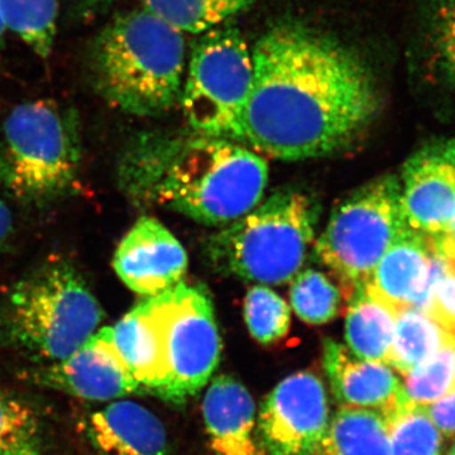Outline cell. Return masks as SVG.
Masks as SVG:
<instances>
[{"label": "cell", "instance_id": "cell-28", "mask_svg": "<svg viewBox=\"0 0 455 455\" xmlns=\"http://www.w3.org/2000/svg\"><path fill=\"white\" fill-rule=\"evenodd\" d=\"M244 319L254 339L269 344L287 334L291 314L276 292L266 286H254L245 296Z\"/></svg>", "mask_w": 455, "mask_h": 455}, {"label": "cell", "instance_id": "cell-11", "mask_svg": "<svg viewBox=\"0 0 455 455\" xmlns=\"http://www.w3.org/2000/svg\"><path fill=\"white\" fill-rule=\"evenodd\" d=\"M22 379L88 403H107L143 392L123 366L107 328L99 329L68 358L29 368Z\"/></svg>", "mask_w": 455, "mask_h": 455}, {"label": "cell", "instance_id": "cell-34", "mask_svg": "<svg viewBox=\"0 0 455 455\" xmlns=\"http://www.w3.org/2000/svg\"><path fill=\"white\" fill-rule=\"evenodd\" d=\"M3 455H47L41 451L40 445L32 444L26 445V447L18 448L16 451H9V453H5Z\"/></svg>", "mask_w": 455, "mask_h": 455}, {"label": "cell", "instance_id": "cell-9", "mask_svg": "<svg viewBox=\"0 0 455 455\" xmlns=\"http://www.w3.org/2000/svg\"><path fill=\"white\" fill-rule=\"evenodd\" d=\"M163 323L167 383L164 400L182 405L211 381L220 361L221 340L211 295L180 283L155 296Z\"/></svg>", "mask_w": 455, "mask_h": 455}, {"label": "cell", "instance_id": "cell-25", "mask_svg": "<svg viewBox=\"0 0 455 455\" xmlns=\"http://www.w3.org/2000/svg\"><path fill=\"white\" fill-rule=\"evenodd\" d=\"M421 49L427 62L455 84V0H427Z\"/></svg>", "mask_w": 455, "mask_h": 455}, {"label": "cell", "instance_id": "cell-17", "mask_svg": "<svg viewBox=\"0 0 455 455\" xmlns=\"http://www.w3.org/2000/svg\"><path fill=\"white\" fill-rule=\"evenodd\" d=\"M204 420L215 455H266L256 427V405L241 382L212 379L203 403Z\"/></svg>", "mask_w": 455, "mask_h": 455}, {"label": "cell", "instance_id": "cell-32", "mask_svg": "<svg viewBox=\"0 0 455 455\" xmlns=\"http://www.w3.org/2000/svg\"><path fill=\"white\" fill-rule=\"evenodd\" d=\"M13 235V217L7 205L0 200V254L4 252Z\"/></svg>", "mask_w": 455, "mask_h": 455}, {"label": "cell", "instance_id": "cell-36", "mask_svg": "<svg viewBox=\"0 0 455 455\" xmlns=\"http://www.w3.org/2000/svg\"><path fill=\"white\" fill-rule=\"evenodd\" d=\"M5 32H7V27H5L2 14H0V52H2L3 47H4Z\"/></svg>", "mask_w": 455, "mask_h": 455}, {"label": "cell", "instance_id": "cell-19", "mask_svg": "<svg viewBox=\"0 0 455 455\" xmlns=\"http://www.w3.org/2000/svg\"><path fill=\"white\" fill-rule=\"evenodd\" d=\"M397 310L368 283L359 284L349 296L347 311V348L363 361L386 363L390 352Z\"/></svg>", "mask_w": 455, "mask_h": 455}, {"label": "cell", "instance_id": "cell-30", "mask_svg": "<svg viewBox=\"0 0 455 455\" xmlns=\"http://www.w3.org/2000/svg\"><path fill=\"white\" fill-rule=\"evenodd\" d=\"M439 239V238H438ZM440 245L451 257V269L434 291L429 315L447 331H455V248L439 239Z\"/></svg>", "mask_w": 455, "mask_h": 455}, {"label": "cell", "instance_id": "cell-3", "mask_svg": "<svg viewBox=\"0 0 455 455\" xmlns=\"http://www.w3.org/2000/svg\"><path fill=\"white\" fill-rule=\"evenodd\" d=\"M185 62L184 33L146 8L116 17L92 47L99 94L110 106L140 116H160L175 106Z\"/></svg>", "mask_w": 455, "mask_h": 455}, {"label": "cell", "instance_id": "cell-12", "mask_svg": "<svg viewBox=\"0 0 455 455\" xmlns=\"http://www.w3.org/2000/svg\"><path fill=\"white\" fill-rule=\"evenodd\" d=\"M401 206L407 226L440 235L455 215V140H435L403 164Z\"/></svg>", "mask_w": 455, "mask_h": 455}, {"label": "cell", "instance_id": "cell-21", "mask_svg": "<svg viewBox=\"0 0 455 455\" xmlns=\"http://www.w3.org/2000/svg\"><path fill=\"white\" fill-rule=\"evenodd\" d=\"M449 335L429 314L411 307L398 310L386 364L405 376L433 357L444 346Z\"/></svg>", "mask_w": 455, "mask_h": 455}, {"label": "cell", "instance_id": "cell-13", "mask_svg": "<svg viewBox=\"0 0 455 455\" xmlns=\"http://www.w3.org/2000/svg\"><path fill=\"white\" fill-rule=\"evenodd\" d=\"M113 267L132 291L155 298L181 283L187 274L188 256L163 223L143 217L116 248Z\"/></svg>", "mask_w": 455, "mask_h": 455}, {"label": "cell", "instance_id": "cell-5", "mask_svg": "<svg viewBox=\"0 0 455 455\" xmlns=\"http://www.w3.org/2000/svg\"><path fill=\"white\" fill-rule=\"evenodd\" d=\"M82 167L79 118L52 100L12 110L0 132V188L27 204L55 202L74 193Z\"/></svg>", "mask_w": 455, "mask_h": 455}, {"label": "cell", "instance_id": "cell-27", "mask_svg": "<svg viewBox=\"0 0 455 455\" xmlns=\"http://www.w3.org/2000/svg\"><path fill=\"white\" fill-rule=\"evenodd\" d=\"M291 304L296 315L307 324H325L339 310V290L322 272L305 269L293 281Z\"/></svg>", "mask_w": 455, "mask_h": 455}, {"label": "cell", "instance_id": "cell-24", "mask_svg": "<svg viewBox=\"0 0 455 455\" xmlns=\"http://www.w3.org/2000/svg\"><path fill=\"white\" fill-rule=\"evenodd\" d=\"M391 455H442V434L425 406L403 401L383 415Z\"/></svg>", "mask_w": 455, "mask_h": 455}, {"label": "cell", "instance_id": "cell-26", "mask_svg": "<svg viewBox=\"0 0 455 455\" xmlns=\"http://www.w3.org/2000/svg\"><path fill=\"white\" fill-rule=\"evenodd\" d=\"M403 385L407 403L427 406L455 391V338L448 340L429 359L405 374Z\"/></svg>", "mask_w": 455, "mask_h": 455}, {"label": "cell", "instance_id": "cell-22", "mask_svg": "<svg viewBox=\"0 0 455 455\" xmlns=\"http://www.w3.org/2000/svg\"><path fill=\"white\" fill-rule=\"evenodd\" d=\"M59 0H0V14L7 31L20 38L41 59L52 52Z\"/></svg>", "mask_w": 455, "mask_h": 455}, {"label": "cell", "instance_id": "cell-4", "mask_svg": "<svg viewBox=\"0 0 455 455\" xmlns=\"http://www.w3.org/2000/svg\"><path fill=\"white\" fill-rule=\"evenodd\" d=\"M104 313L73 263L57 259L26 275L0 304V340L40 364L73 355Z\"/></svg>", "mask_w": 455, "mask_h": 455}, {"label": "cell", "instance_id": "cell-16", "mask_svg": "<svg viewBox=\"0 0 455 455\" xmlns=\"http://www.w3.org/2000/svg\"><path fill=\"white\" fill-rule=\"evenodd\" d=\"M108 337L123 366L143 392L163 397L167 383L163 323L155 298L140 302L116 323Z\"/></svg>", "mask_w": 455, "mask_h": 455}, {"label": "cell", "instance_id": "cell-15", "mask_svg": "<svg viewBox=\"0 0 455 455\" xmlns=\"http://www.w3.org/2000/svg\"><path fill=\"white\" fill-rule=\"evenodd\" d=\"M323 364L341 405L386 415L403 403V385L388 364L355 357L347 347L326 339Z\"/></svg>", "mask_w": 455, "mask_h": 455}, {"label": "cell", "instance_id": "cell-2", "mask_svg": "<svg viewBox=\"0 0 455 455\" xmlns=\"http://www.w3.org/2000/svg\"><path fill=\"white\" fill-rule=\"evenodd\" d=\"M123 190L212 227H227L256 208L268 182L265 158L235 140L199 134L137 140L119 166Z\"/></svg>", "mask_w": 455, "mask_h": 455}, {"label": "cell", "instance_id": "cell-37", "mask_svg": "<svg viewBox=\"0 0 455 455\" xmlns=\"http://www.w3.org/2000/svg\"><path fill=\"white\" fill-rule=\"evenodd\" d=\"M448 455H455V445L453 448H451V451H449V454Z\"/></svg>", "mask_w": 455, "mask_h": 455}, {"label": "cell", "instance_id": "cell-20", "mask_svg": "<svg viewBox=\"0 0 455 455\" xmlns=\"http://www.w3.org/2000/svg\"><path fill=\"white\" fill-rule=\"evenodd\" d=\"M313 455H391L385 419L373 410L340 407Z\"/></svg>", "mask_w": 455, "mask_h": 455}, {"label": "cell", "instance_id": "cell-29", "mask_svg": "<svg viewBox=\"0 0 455 455\" xmlns=\"http://www.w3.org/2000/svg\"><path fill=\"white\" fill-rule=\"evenodd\" d=\"M41 424L27 401L0 388V455L38 444Z\"/></svg>", "mask_w": 455, "mask_h": 455}, {"label": "cell", "instance_id": "cell-14", "mask_svg": "<svg viewBox=\"0 0 455 455\" xmlns=\"http://www.w3.org/2000/svg\"><path fill=\"white\" fill-rule=\"evenodd\" d=\"M80 430L95 455H170L160 419L134 401H110L83 412Z\"/></svg>", "mask_w": 455, "mask_h": 455}, {"label": "cell", "instance_id": "cell-8", "mask_svg": "<svg viewBox=\"0 0 455 455\" xmlns=\"http://www.w3.org/2000/svg\"><path fill=\"white\" fill-rule=\"evenodd\" d=\"M253 56L233 27L203 33L181 92L188 124L204 136L232 140L253 84Z\"/></svg>", "mask_w": 455, "mask_h": 455}, {"label": "cell", "instance_id": "cell-7", "mask_svg": "<svg viewBox=\"0 0 455 455\" xmlns=\"http://www.w3.org/2000/svg\"><path fill=\"white\" fill-rule=\"evenodd\" d=\"M406 227L400 181L396 176H382L335 206L315 252L349 299L355 287L370 281L377 263Z\"/></svg>", "mask_w": 455, "mask_h": 455}, {"label": "cell", "instance_id": "cell-1", "mask_svg": "<svg viewBox=\"0 0 455 455\" xmlns=\"http://www.w3.org/2000/svg\"><path fill=\"white\" fill-rule=\"evenodd\" d=\"M252 56V89L232 140L257 154L298 161L346 151L379 113L372 71L325 33L280 23Z\"/></svg>", "mask_w": 455, "mask_h": 455}, {"label": "cell", "instance_id": "cell-23", "mask_svg": "<svg viewBox=\"0 0 455 455\" xmlns=\"http://www.w3.org/2000/svg\"><path fill=\"white\" fill-rule=\"evenodd\" d=\"M251 0H145L147 11L181 33L203 35L241 13Z\"/></svg>", "mask_w": 455, "mask_h": 455}, {"label": "cell", "instance_id": "cell-33", "mask_svg": "<svg viewBox=\"0 0 455 455\" xmlns=\"http://www.w3.org/2000/svg\"><path fill=\"white\" fill-rule=\"evenodd\" d=\"M118 0H73L75 11L83 17L94 16L112 7Z\"/></svg>", "mask_w": 455, "mask_h": 455}, {"label": "cell", "instance_id": "cell-35", "mask_svg": "<svg viewBox=\"0 0 455 455\" xmlns=\"http://www.w3.org/2000/svg\"><path fill=\"white\" fill-rule=\"evenodd\" d=\"M440 235L443 236V239H444L447 243L455 248V215L453 220H451V224H449L447 230H445V232Z\"/></svg>", "mask_w": 455, "mask_h": 455}, {"label": "cell", "instance_id": "cell-18", "mask_svg": "<svg viewBox=\"0 0 455 455\" xmlns=\"http://www.w3.org/2000/svg\"><path fill=\"white\" fill-rule=\"evenodd\" d=\"M427 262L429 235L407 226L377 263L367 283L397 311L412 307L423 289Z\"/></svg>", "mask_w": 455, "mask_h": 455}, {"label": "cell", "instance_id": "cell-10", "mask_svg": "<svg viewBox=\"0 0 455 455\" xmlns=\"http://www.w3.org/2000/svg\"><path fill=\"white\" fill-rule=\"evenodd\" d=\"M322 379L299 372L278 383L260 407L257 433L266 455H313L328 430Z\"/></svg>", "mask_w": 455, "mask_h": 455}, {"label": "cell", "instance_id": "cell-6", "mask_svg": "<svg viewBox=\"0 0 455 455\" xmlns=\"http://www.w3.org/2000/svg\"><path fill=\"white\" fill-rule=\"evenodd\" d=\"M319 206L300 191L272 194L208 241L212 265L224 274L281 284L302 267L315 238Z\"/></svg>", "mask_w": 455, "mask_h": 455}, {"label": "cell", "instance_id": "cell-31", "mask_svg": "<svg viewBox=\"0 0 455 455\" xmlns=\"http://www.w3.org/2000/svg\"><path fill=\"white\" fill-rule=\"evenodd\" d=\"M425 409L440 434L455 439V391L425 406Z\"/></svg>", "mask_w": 455, "mask_h": 455}, {"label": "cell", "instance_id": "cell-38", "mask_svg": "<svg viewBox=\"0 0 455 455\" xmlns=\"http://www.w3.org/2000/svg\"><path fill=\"white\" fill-rule=\"evenodd\" d=\"M449 333L453 334V335H454V338H455V331H449Z\"/></svg>", "mask_w": 455, "mask_h": 455}]
</instances>
